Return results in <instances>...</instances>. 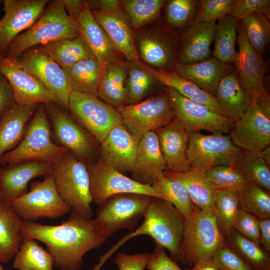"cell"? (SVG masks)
Wrapping results in <instances>:
<instances>
[{"instance_id":"9","label":"cell","mask_w":270,"mask_h":270,"mask_svg":"<svg viewBox=\"0 0 270 270\" xmlns=\"http://www.w3.org/2000/svg\"><path fill=\"white\" fill-rule=\"evenodd\" d=\"M116 108L120 116L122 125L138 140L144 134L158 130L174 118L166 90L144 100Z\"/></svg>"},{"instance_id":"15","label":"cell","mask_w":270,"mask_h":270,"mask_svg":"<svg viewBox=\"0 0 270 270\" xmlns=\"http://www.w3.org/2000/svg\"><path fill=\"white\" fill-rule=\"evenodd\" d=\"M87 168L92 198L98 205L109 197L122 193L140 194L163 198L152 186L140 184L126 176L100 158Z\"/></svg>"},{"instance_id":"39","label":"cell","mask_w":270,"mask_h":270,"mask_svg":"<svg viewBox=\"0 0 270 270\" xmlns=\"http://www.w3.org/2000/svg\"><path fill=\"white\" fill-rule=\"evenodd\" d=\"M14 256L13 266L18 270H54L52 256L32 238H22Z\"/></svg>"},{"instance_id":"16","label":"cell","mask_w":270,"mask_h":270,"mask_svg":"<svg viewBox=\"0 0 270 270\" xmlns=\"http://www.w3.org/2000/svg\"><path fill=\"white\" fill-rule=\"evenodd\" d=\"M0 72L10 83L16 104L22 106L57 104L54 96L17 59L0 56Z\"/></svg>"},{"instance_id":"30","label":"cell","mask_w":270,"mask_h":270,"mask_svg":"<svg viewBox=\"0 0 270 270\" xmlns=\"http://www.w3.org/2000/svg\"><path fill=\"white\" fill-rule=\"evenodd\" d=\"M162 174L166 177L178 180L186 188L194 206L202 210L213 214V204L216 190L210 182L204 172L190 168L184 172L165 170Z\"/></svg>"},{"instance_id":"23","label":"cell","mask_w":270,"mask_h":270,"mask_svg":"<svg viewBox=\"0 0 270 270\" xmlns=\"http://www.w3.org/2000/svg\"><path fill=\"white\" fill-rule=\"evenodd\" d=\"M52 164L36 162H24L0 168V202L8 203L27 192L33 178L50 174Z\"/></svg>"},{"instance_id":"42","label":"cell","mask_w":270,"mask_h":270,"mask_svg":"<svg viewBox=\"0 0 270 270\" xmlns=\"http://www.w3.org/2000/svg\"><path fill=\"white\" fill-rule=\"evenodd\" d=\"M226 242L255 270H270V252L236 230L232 231Z\"/></svg>"},{"instance_id":"41","label":"cell","mask_w":270,"mask_h":270,"mask_svg":"<svg viewBox=\"0 0 270 270\" xmlns=\"http://www.w3.org/2000/svg\"><path fill=\"white\" fill-rule=\"evenodd\" d=\"M151 186L164 200L171 203L186 219L192 214L195 206L181 182L162 174L154 179Z\"/></svg>"},{"instance_id":"43","label":"cell","mask_w":270,"mask_h":270,"mask_svg":"<svg viewBox=\"0 0 270 270\" xmlns=\"http://www.w3.org/2000/svg\"><path fill=\"white\" fill-rule=\"evenodd\" d=\"M252 184L270 192L269 166L257 152H242L234 166Z\"/></svg>"},{"instance_id":"17","label":"cell","mask_w":270,"mask_h":270,"mask_svg":"<svg viewBox=\"0 0 270 270\" xmlns=\"http://www.w3.org/2000/svg\"><path fill=\"white\" fill-rule=\"evenodd\" d=\"M229 133L233 143L243 152H258L270 144V118L252 98L245 114L233 122Z\"/></svg>"},{"instance_id":"46","label":"cell","mask_w":270,"mask_h":270,"mask_svg":"<svg viewBox=\"0 0 270 270\" xmlns=\"http://www.w3.org/2000/svg\"><path fill=\"white\" fill-rule=\"evenodd\" d=\"M259 186L250 184L238 192L240 209L259 220L270 218V195Z\"/></svg>"},{"instance_id":"27","label":"cell","mask_w":270,"mask_h":270,"mask_svg":"<svg viewBox=\"0 0 270 270\" xmlns=\"http://www.w3.org/2000/svg\"><path fill=\"white\" fill-rule=\"evenodd\" d=\"M216 24V22H200L184 30L178 64L197 62L211 56L210 46L214 40Z\"/></svg>"},{"instance_id":"33","label":"cell","mask_w":270,"mask_h":270,"mask_svg":"<svg viewBox=\"0 0 270 270\" xmlns=\"http://www.w3.org/2000/svg\"><path fill=\"white\" fill-rule=\"evenodd\" d=\"M23 220L8 204L0 202V264L15 256L22 240Z\"/></svg>"},{"instance_id":"48","label":"cell","mask_w":270,"mask_h":270,"mask_svg":"<svg viewBox=\"0 0 270 270\" xmlns=\"http://www.w3.org/2000/svg\"><path fill=\"white\" fill-rule=\"evenodd\" d=\"M201 2L195 0H171L166 6V20L172 28L190 26L200 8Z\"/></svg>"},{"instance_id":"18","label":"cell","mask_w":270,"mask_h":270,"mask_svg":"<svg viewBox=\"0 0 270 270\" xmlns=\"http://www.w3.org/2000/svg\"><path fill=\"white\" fill-rule=\"evenodd\" d=\"M48 0H3L4 14L0 20V56L12 41L40 16Z\"/></svg>"},{"instance_id":"58","label":"cell","mask_w":270,"mask_h":270,"mask_svg":"<svg viewBox=\"0 0 270 270\" xmlns=\"http://www.w3.org/2000/svg\"><path fill=\"white\" fill-rule=\"evenodd\" d=\"M260 109L270 118V98L267 94L254 98Z\"/></svg>"},{"instance_id":"2","label":"cell","mask_w":270,"mask_h":270,"mask_svg":"<svg viewBox=\"0 0 270 270\" xmlns=\"http://www.w3.org/2000/svg\"><path fill=\"white\" fill-rule=\"evenodd\" d=\"M141 226L125 240L140 235L152 238L156 245L166 249L170 258L184 264L182 245L186 218L170 202L151 196Z\"/></svg>"},{"instance_id":"55","label":"cell","mask_w":270,"mask_h":270,"mask_svg":"<svg viewBox=\"0 0 270 270\" xmlns=\"http://www.w3.org/2000/svg\"><path fill=\"white\" fill-rule=\"evenodd\" d=\"M15 104L10 85L5 76L0 72V121Z\"/></svg>"},{"instance_id":"14","label":"cell","mask_w":270,"mask_h":270,"mask_svg":"<svg viewBox=\"0 0 270 270\" xmlns=\"http://www.w3.org/2000/svg\"><path fill=\"white\" fill-rule=\"evenodd\" d=\"M17 60L24 68L34 76L54 96L57 104L68 110L72 90L66 74L40 46L27 50Z\"/></svg>"},{"instance_id":"13","label":"cell","mask_w":270,"mask_h":270,"mask_svg":"<svg viewBox=\"0 0 270 270\" xmlns=\"http://www.w3.org/2000/svg\"><path fill=\"white\" fill-rule=\"evenodd\" d=\"M166 92L174 118L188 134L202 130L212 134L230 132L234 122L228 117L214 112L204 104L184 96L172 88L167 87Z\"/></svg>"},{"instance_id":"26","label":"cell","mask_w":270,"mask_h":270,"mask_svg":"<svg viewBox=\"0 0 270 270\" xmlns=\"http://www.w3.org/2000/svg\"><path fill=\"white\" fill-rule=\"evenodd\" d=\"M80 35L102 64L122 62L106 33L93 16L87 2L78 18Z\"/></svg>"},{"instance_id":"24","label":"cell","mask_w":270,"mask_h":270,"mask_svg":"<svg viewBox=\"0 0 270 270\" xmlns=\"http://www.w3.org/2000/svg\"><path fill=\"white\" fill-rule=\"evenodd\" d=\"M155 132L166 162V170L184 172L189 170L190 166L186 154L189 134L180 122L174 118Z\"/></svg>"},{"instance_id":"56","label":"cell","mask_w":270,"mask_h":270,"mask_svg":"<svg viewBox=\"0 0 270 270\" xmlns=\"http://www.w3.org/2000/svg\"><path fill=\"white\" fill-rule=\"evenodd\" d=\"M260 243L264 250L270 253V218L259 220Z\"/></svg>"},{"instance_id":"40","label":"cell","mask_w":270,"mask_h":270,"mask_svg":"<svg viewBox=\"0 0 270 270\" xmlns=\"http://www.w3.org/2000/svg\"><path fill=\"white\" fill-rule=\"evenodd\" d=\"M239 209V200L236 192L226 189L216 190L213 204V214L226 242L234 230V222Z\"/></svg>"},{"instance_id":"10","label":"cell","mask_w":270,"mask_h":270,"mask_svg":"<svg viewBox=\"0 0 270 270\" xmlns=\"http://www.w3.org/2000/svg\"><path fill=\"white\" fill-rule=\"evenodd\" d=\"M23 220L56 218L70 212L71 208L59 195L51 174L33 182L30 190L8 203Z\"/></svg>"},{"instance_id":"28","label":"cell","mask_w":270,"mask_h":270,"mask_svg":"<svg viewBox=\"0 0 270 270\" xmlns=\"http://www.w3.org/2000/svg\"><path fill=\"white\" fill-rule=\"evenodd\" d=\"M234 70L232 64L224 63L210 56L197 62L178 64L174 70L192 82L205 92L215 96L222 78Z\"/></svg>"},{"instance_id":"60","label":"cell","mask_w":270,"mask_h":270,"mask_svg":"<svg viewBox=\"0 0 270 270\" xmlns=\"http://www.w3.org/2000/svg\"><path fill=\"white\" fill-rule=\"evenodd\" d=\"M188 270H218L212 260L199 262Z\"/></svg>"},{"instance_id":"4","label":"cell","mask_w":270,"mask_h":270,"mask_svg":"<svg viewBox=\"0 0 270 270\" xmlns=\"http://www.w3.org/2000/svg\"><path fill=\"white\" fill-rule=\"evenodd\" d=\"M80 36L78 23L68 15L62 0L50 1L38 19L12 41L4 56L18 59L31 48Z\"/></svg>"},{"instance_id":"20","label":"cell","mask_w":270,"mask_h":270,"mask_svg":"<svg viewBox=\"0 0 270 270\" xmlns=\"http://www.w3.org/2000/svg\"><path fill=\"white\" fill-rule=\"evenodd\" d=\"M139 56L152 68L159 70H174L178 64L181 37L164 30H158L142 36L138 42Z\"/></svg>"},{"instance_id":"61","label":"cell","mask_w":270,"mask_h":270,"mask_svg":"<svg viewBox=\"0 0 270 270\" xmlns=\"http://www.w3.org/2000/svg\"><path fill=\"white\" fill-rule=\"evenodd\" d=\"M258 155L270 166V145L260 152H257Z\"/></svg>"},{"instance_id":"7","label":"cell","mask_w":270,"mask_h":270,"mask_svg":"<svg viewBox=\"0 0 270 270\" xmlns=\"http://www.w3.org/2000/svg\"><path fill=\"white\" fill-rule=\"evenodd\" d=\"M226 243L214 214L195 206L185 220L182 245L184 264L192 266L212 260L216 252Z\"/></svg>"},{"instance_id":"25","label":"cell","mask_w":270,"mask_h":270,"mask_svg":"<svg viewBox=\"0 0 270 270\" xmlns=\"http://www.w3.org/2000/svg\"><path fill=\"white\" fill-rule=\"evenodd\" d=\"M165 170L166 162L157 134L155 131L150 132L139 140L132 178L140 184L151 186Z\"/></svg>"},{"instance_id":"54","label":"cell","mask_w":270,"mask_h":270,"mask_svg":"<svg viewBox=\"0 0 270 270\" xmlns=\"http://www.w3.org/2000/svg\"><path fill=\"white\" fill-rule=\"evenodd\" d=\"M146 268L148 270H182L176 262L168 256L164 248L158 245H156L154 252L152 253Z\"/></svg>"},{"instance_id":"63","label":"cell","mask_w":270,"mask_h":270,"mask_svg":"<svg viewBox=\"0 0 270 270\" xmlns=\"http://www.w3.org/2000/svg\"></svg>"},{"instance_id":"35","label":"cell","mask_w":270,"mask_h":270,"mask_svg":"<svg viewBox=\"0 0 270 270\" xmlns=\"http://www.w3.org/2000/svg\"><path fill=\"white\" fill-rule=\"evenodd\" d=\"M40 46L62 69L80 61L96 58L80 35L52 41Z\"/></svg>"},{"instance_id":"34","label":"cell","mask_w":270,"mask_h":270,"mask_svg":"<svg viewBox=\"0 0 270 270\" xmlns=\"http://www.w3.org/2000/svg\"><path fill=\"white\" fill-rule=\"evenodd\" d=\"M150 70L162 84L172 88L184 96L204 104L214 112L226 116L215 96L205 92L174 70H159L152 67Z\"/></svg>"},{"instance_id":"47","label":"cell","mask_w":270,"mask_h":270,"mask_svg":"<svg viewBox=\"0 0 270 270\" xmlns=\"http://www.w3.org/2000/svg\"><path fill=\"white\" fill-rule=\"evenodd\" d=\"M204 172L216 190H230L238 193L250 184L241 172L232 166H216Z\"/></svg>"},{"instance_id":"5","label":"cell","mask_w":270,"mask_h":270,"mask_svg":"<svg viewBox=\"0 0 270 270\" xmlns=\"http://www.w3.org/2000/svg\"><path fill=\"white\" fill-rule=\"evenodd\" d=\"M50 174L64 201L72 210L90 220L92 199L86 166L68 151L52 164Z\"/></svg>"},{"instance_id":"57","label":"cell","mask_w":270,"mask_h":270,"mask_svg":"<svg viewBox=\"0 0 270 270\" xmlns=\"http://www.w3.org/2000/svg\"><path fill=\"white\" fill-rule=\"evenodd\" d=\"M62 2L68 15L77 21L80 12L86 4V2L78 0H62Z\"/></svg>"},{"instance_id":"19","label":"cell","mask_w":270,"mask_h":270,"mask_svg":"<svg viewBox=\"0 0 270 270\" xmlns=\"http://www.w3.org/2000/svg\"><path fill=\"white\" fill-rule=\"evenodd\" d=\"M237 42L238 50L236 52L233 64L242 86L252 98L267 94L264 80L268 66L263 58L250 45L241 20L238 26Z\"/></svg>"},{"instance_id":"37","label":"cell","mask_w":270,"mask_h":270,"mask_svg":"<svg viewBox=\"0 0 270 270\" xmlns=\"http://www.w3.org/2000/svg\"><path fill=\"white\" fill-rule=\"evenodd\" d=\"M239 20L230 14L218 20L216 24L212 56L224 63H234Z\"/></svg>"},{"instance_id":"11","label":"cell","mask_w":270,"mask_h":270,"mask_svg":"<svg viewBox=\"0 0 270 270\" xmlns=\"http://www.w3.org/2000/svg\"><path fill=\"white\" fill-rule=\"evenodd\" d=\"M68 110L74 120L100 144L113 128L122 124L116 108L94 95L72 91Z\"/></svg>"},{"instance_id":"62","label":"cell","mask_w":270,"mask_h":270,"mask_svg":"<svg viewBox=\"0 0 270 270\" xmlns=\"http://www.w3.org/2000/svg\"><path fill=\"white\" fill-rule=\"evenodd\" d=\"M0 270H4L3 266L0 264Z\"/></svg>"},{"instance_id":"36","label":"cell","mask_w":270,"mask_h":270,"mask_svg":"<svg viewBox=\"0 0 270 270\" xmlns=\"http://www.w3.org/2000/svg\"><path fill=\"white\" fill-rule=\"evenodd\" d=\"M63 70L72 91L97 96L102 65L96 58L80 61Z\"/></svg>"},{"instance_id":"32","label":"cell","mask_w":270,"mask_h":270,"mask_svg":"<svg viewBox=\"0 0 270 270\" xmlns=\"http://www.w3.org/2000/svg\"><path fill=\"white\" fill-rule=\"evenodd\" d=\"M128 69L123 62L102 65L97 96L114 108L126 104Z\"/></svg>"},{"instance_id":"31","label":"cell","mask_w":270,"mask_h":270,"mask_svg":"<svg viewBox=\"0 0 270 270\" xmlns=\"http://www.w3.org/2000/svg\"><path fill=\"white\" fill-rule=\"evenodd\" d=\"M39 105L15 104L0 121V158L21 142L27 125Z\"/></svg>"},{"instance_id":"29","label":"cell","mask_w":270,"mask_h":270,"mask_svg":"<svg viewBox=\"0 0 270 270\" xmlns=\"http://www.w3.org/2000/svg\"><path fill=\"white\" fill-rule=\"evenodd\" d=\"M215 96L226 116L233 122L244 116L252 100L251 95L242 86L235 69L222 78Z\"/></svg>"},{"instance_id":"8","label":"cell","mask_w":270,"mask_h":270,"mask_svg":"<svg viewBox=\"0 0 270 270\" xmlns=\"http://www.w3.org/2000/svg\"><path fill=\"white\" fill-rule=\"evenodd\" d=\"M56 143L66 148L86 166L94 164L96 154V141L68 113L56 103L45 105Z\"/></svg>"},{"instance_id":"44","label":"cell","mask_w":270,"mask_h":270,"mask_svg":"<svg viewBox=\"0 0 270 270\" xmlns=\"http://www.w3.org/2000/svg\"><path fill=\"white\" fill-rule=\"evenodd\" d=\"M241 20L250 45L263 58L270 40V18L262 13L256 12Z\"/></svg>"},{"instance_id":"38","label":"cell","mask_w":270,"mask_h":270,"mask_svg":"<svg viewBox=\"0 0 270 270\" xmlns=\"http://www.w3.org/2000/svg\"><path fill=\"white\" fill-rule=\"evenodd\" d=\"M126 84V104L140 102L158 81L153 76L150 67L140 60L129 62Z\"/></svg>"},{"instance_id":"22","label":"cell","mask_w":270,"mask_h":270,"mask_svg":"<svg viewBox=\"0 0 270 270\" xmlns=\"http://www.w3.org/2000/svg\"><path fill=\"white\" fill-rule=\"evenodd\" d=\"M91 12L118 52L129 62L139 60L131 26L120 6L109 10Z\"/></svg>"},{"instance_id":"6","label":"cell","mask_w":270,"mask_h":270,"mask_svg":"<svg viewBox=\"0 0 270 270\" xmlns=\"http://www.w3.org/2000/svg\"><path fill=\"white\" fill-rule=\"evenodd\" d=\"M146 194L122 193L113 195L98 204L96 216L92 220L96 236L106 240L122 228L133 232L144 216L150 198Z\"/></svg>"},{"instance_id":"53","label":"cell","mask_w":270,"mask_h":270,"mask_svg":"<svg viewBox=\"0 0 270 270\" xmlns=\"http://www.w3.org/2000/svg\"><path fill=\"white\" fill-rule=\"evenodd\" d=\"M151 256L148 252L129 254L120 252L116 254L114 262L119 270H144Z\"/></svg>"},{"instance_id":"12","label":"cell","mask_w":270,"mask_h":270,"mask_svg":"<svg viewBox=\"0 0 270 270\" xmlns=\"http://www.w3.org/2000/svg\"><path fill=\"white\" fill-rule=\"evenodd\" d=\"M187 157L190 168L203 172L214 166H234L242 152L230 135L189 134Z\"/></svg>"},{"instance_id":"45","label":"cell","mask_w":270,"mask_h":270,"mask_svg":"<svg viewBox=\"0 0 270 270\" xmlns=\"http://www.w3.org/2000/svg\"><path fill=\"white\" fill-rule=\"evenodd\" d=\"M163 0H125L120 4L130 26L139 28L158 17L165 2Z\"/></svg>"},{"instance_id":"1","label":"cell","mask_w":270,"mask_h":270,"mask_svg":"<svg viewBox=\"0 0 270 270\" xmlns=\"http://www.w3.org/2000/svg\"><path fill=\"white\" fill-rule=\"evenodd\" d=\"M70 213L66 221L56 226L23 220L22 234V238L44 243L53 257L54 266L60 270H80L84 254L100 246L106 240L96 234L92 219H86L73 210Z\"/></svg>"},{"instance_id":"49","label":"cell","mask_w":270,"mask_h":270,"mask_svg":"<svg viewBox=\"0 0 270 270\" xmlns=\"http://www.w3.org/2000/svg\"><path fill=\"white\" fill-rule=\"evenodd\" d=\"M200 2V8L192 24L216 22L231 14L236 0H204Z\"/></svg>"},{"instance_id":"3","label":"cell","mask_w":270,"mask_h":270,"mask_svg":"<svg viewBox=\"0 0 270 270\" xmlns=\"http://www.w3.org/2000/svg\"><path fill=\"white\" fill-rule=\"evenodd\" d=\"M68 151L54 141L46 106L41 104L29 121L21 142L0 158V165L28 162L52 164Z\"/></svg>"},{"instance_id":"52","label":"cell","mask_w":270,"mask_h":270,"mask_svg":"<svg viewBox=\"0 0 270 270\" xmlns=\"http://www.w3.org/2000/svg\"><path fill=\"white\" fill-rule=\"evenodd\" d=\"M261 12L270 18V0H236L230 15L242 20L249 14Z\"/></svg>"},{"instance_id":"21","label":"cell","mask_w":270,"mask_h":270,"mask_svg":"<svg viewBox=\"0 0 270 270\" xmlns=\"http://www.w3.org/2000/svg\"><path fill=\"white\" fill-rule=\"evenodd\" d=\"M139 140L122 124L113 128L100 143V158L123 174L132 172Z\"/></svg>"},{"instance_id":"51","label":"cell","mask_w":270,"mask_h":270,"mask_svg":"<svg viewBox=\"0 0 270 270\" xmlns=\"http://www.w3.org/2000/svg\"><path fill=\"white\" fill-rule=\"evenodd\" d=\"M259 219L239 209L235 218L233 228L246 238L260 246Z\"/></svg>"},{"instance_id":"50","label":"cell","mask_w":270,"mask_h":270,"mask_svg":"<svg viewBox=\"0 0 270 270\" xmlns=\"http://www.w3.org/2000/svg\"><path fill=\"white\" fill-rule=\"evenodd\" d=\"M212 260L218 270H255L227 242L216 252Z\"/></svg>"},{"instance_id":"59","label":"cell","mask_w":270,"mask_h":270,"mask_svg":"<svg viewBox=\"0 0 270 270\" xmlns=\"http://www.w3.org/2000/svg\"><path fill=\"white\" fill-rule=\"evenodd\" d=\"M94 2L98 4L100 8L99 10H112L120 6V1L117 0H102Z\"/></svg>"}]
</instances>
